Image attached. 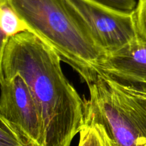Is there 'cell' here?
<instances>
[{"mask_svg": "<svg viewBox=\"0 0 146 146\" xmlns=\"http://www.w3.org/2000/svg\"><path fill=\"white\" fill-rule=\"evenodd\" d=\"M61 60L29 31L1 44L0 78L19 75L27 83L44 118L46 146H70L85 123V101L63 73Z\"/></svg>", "mask_w": 146, "mask_h": 146, "instance_id": "1", "label": "cell"}, {"mask_svg": "<svg viewBox=\"0 0 146 146\" xmlns=\"http://www.w3.org/2000/svg\"><path fill=\"white\" fill-rule=\"evenodd\" d=\"M28 27L88 84L106 54L63 0H5Z\"/></svg>", "mask_w": 146, "mask_h": 146, "instance_id": "2", "label": "cell"}, {"mask_svg": "<svg viewBox=\"0 0 146 146\" xmlns=\"http://www.w3.org/2000/svg\"><path fill=\"white\" fill-rule=\"evenodd\" d=\"M87 85L84 125L101 128L111 146H145V96L100 74Z\"/></svg>", "mask_w": 146, "mask_h": 146, "instance_id": "3", "label": "cell"}, {"mask_svg": "<svg viewBox=\"0 0 146 146\" xmlns=\"http://www.w3.org/2000/svg\"><path fill=\"white\" fill-rule=\"evenodd\" d=\"M63 1L106 55L115 54L138 41L135 11L122 12L91 0Z\"/></svg>", "mask_w": 146, "mask_h": 146, "instance_id": "4", "label": "cell"}, {"mask_svg": "<svg viewBox=\"0 0 146 146\" xmlns=\"http://www.w3.org/2000/svg\"><path fill=\"white\" fill-rule=\"evenodd\" d=\"M0 118L38 146H46V134L41 111L22 77L1 79Z\"/></svg>", "mask_w": 146, "mask_h": 146, "instance_id": "5", "label": "cell"}, {"mask_svg": "<svg viewBox=\"0 0 146 146\" xmlns=\"http://www.w3.org/2000/svg\"><path fill=\"white\" fill-rule=\"evenodd\" d=\"M97 72L128 89L146 95V44L137 41L107 55Z\"/></svg>", "mask_w": 146, "mask_h": 146, "instance_id": "6", "label": "cell"}, {"mask_svg": "<svg viewBox=\"0 0 146 146\" xmlns=\"http://www.w3.org/2000/svg\"><path fill=\"white\" fill-rule=\"evenodd\" d=\"M0 27L1 44L10 37L29 31L27 24L5 0H0Z\"/></svg>", "mask_w": 146, "mask_h": 146, "instance_id": "7", "label": "cell"}, {"mask_svg": "<svg viewBox=\"0 0 146 146\" xmlns=\"http://www.w3.org/2000/svg\"><path fill=\"white\" fill-rule=\"evenodd\" d=\"M0 146H38L13 128L7 121L1 119Z\"/></svg>", "mask_w": 146, "mask_h": 146, "instance_id": "8", "label": "cell"}, {"mask_svg": "<svg viewBox=\"0 0 146 146\" xmlns=\"http://www.w3.org/2000/svg\"><path fill=\"white\" fill-rule=\"evenodd\" d=\"M79 134L78 146H111L105 133L96 125H84Z\"/></svg>", "mask_w": 146, "mask_h": 146, "instance_id": "9", "label": "cell"}, {"mask_svg": "<svg viewBox=\"0 0 146 146\" xmlns=\"http://www.w3.org/2000/svg\"><path fill=\"white\" fill-rule=\"evenodd\" d=\"M134 17L138 42L146 44V0H138Z\"/></svg>", "mask_w": 146, "mask_h": 146, "instance_id": "10", "label": "cell"}, {"mask_svg": "<svg viewBox=\"0 0 146 146\" xmlns=\"http://www.w3.org/2000/svg\"><path fill=\"white\" fill-rule=\"evenodd\" d=\"M116 11L132 13L137 7L136 0H91Z\"/></svg>", "mask_w": 146, "mask_h": 146, "instance_id": "11", "label": "cell"}, {"mask_svg": "<svg viewBox=\"0 0 146 146\" xmlns=\"http://www.w3.org/2000/svg\"><path fill=\"white\" fill-rule=\"evenodd\" d=\"M144 96H146V95H144Z\"/></svg>", "mask_w": 146, "mask_h": 146, "instance_id": "12", "label": "cell"}, {"mask_svg": "<svg viewBox=\"0 0 146 146\" xmlns=\"http://www.w3.org/2000/svg\"><path fill=\"white\" fill-rule=\"evenodd\" d=\"M145 146H146V145H145Z\"/></svg>", "mask_w": 146, "mask_h": 146, "instance_id": "13", "label": "cell"}]
</instances>
